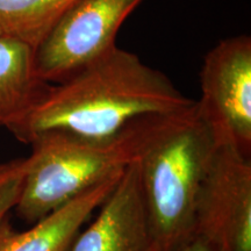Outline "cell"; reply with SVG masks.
I'll return each instance as SVG.
<instances>
[{"instance_id":"obj_1","label":"cell","mask_w":251,"mask_h":251,"mask_svg":"<svg viewBox=\"0 0 251 251\" xmlns=\"http://www.w3.org/2000/svg\"><path fill=\"white\" fill-rule=\"evenodd\" d=\"M194 101L163 72L115 46L67 79L50 85L9 133L28 144L47 131L105 139L137 119L179 111Z\"/></svg>"},{"instance_id":"obj_2","label":"cell","mask_w":251,"mask_h":251,"mask_svg":"<svg viewBox=\"0 0 251 251\" xmlns=\"http://www.w3.org/2000/svg\"><path fill=\"white\" fill-rule=\"evenodd\" d=\"M216 147L197 101L144 118L135 163L153 251H175L193 236L198 194Z\"/></svg>"},{"instance_id":"obj_3","label":"cell","mask_w":251,"mask_h":251,"mask_svg":"<svg viewBox=\"0 0 251 251\" xmlns=\"http://www.w3.org/2000/svg\"><path fill=\"white\" fill-rule=\"evenodd\" d=\"M143 118L105 139H87L61 131L40 134L29 144L18 215L35 224L90 188L120 175L136 158Z\"/></svg>"},{"instance_id":"obj_4","label":"cell","mask_w":251,"mask_h":251,"mask_svg":"<svg viewBox=\"0 0 251 251\" xmlns=\"http://www.w3.org/2000/svg\"><path fill=\"white\" fill-rule=\"evenodd\" d=\"M197 106L218 146L251 157V37L221 40L209 50L200 71Z\"/></svg>"},{"instance_id":"obj_5","label":"cell","mask_w":251,"mask_h":251,"mask_svg":"<svg viewBox=\"0 0 251 251\" xmlns=\"http://www.w3.org/2000/svg\"><path fill=\"white\" fill-rule=\"evenodd\" d=\"M193 236L213 251H251V157L218 146L194 212Z\"/></svg>"},{"instance_id":"obj_6","label":"cell","mask_w":251,"mask_h":251,"mask_svg":"<svg viewBox=\"0 0 251 251\" xmlns=\"http://www.w3.org/2000/svg\"><path fill=\"white\" fill-rule=\"evenodd\" d=\"M144 0H81L35 49L37 76L61 83L117 46L122 24Z\"/></svg>"},{"instance_id":"obj_7","label":"cell","mask_w":251,"mask_h":251,"mask_svg":"<svg viewBox=\"0 0 251 251\" xmlns=\"http://www.w3.org/2000/svg\"><path fill=\"white\" fill-rule=\"evenodd\" d=\"M67 251H153L135 161L125 169L98 215L83 227Z\"/></svg>"},{"instance_id":"obj_8","label":"cell","mask_w":251,"mask_h":251,"mask_svg":"<svg viewBox=\"0 0 251 251\" xmlns=\"http://www.w3.org/2000/svg\"><path fill=\"white\" fill-rule=\"evenodd\" d=\"M121 175L122 172L90 188L33 224L26 231L13 230L7 221L0 230V251H67L93 213L112 192Z\"/></svg>"},{"instance_id":"obj_9","label":"cell","mask_w":251,"mask_h":251,"mask_svg":"<svg viewBox=\"0 0 251 251\" xmlns=\"http://www.w3.org/2000/svg\"><path fill=\"white\" fill-rule=\"evenodd\" d=\"M50 85L37 76L35 50L0 34V127L13 129L42 100Z\"/></svg>"},{"instance_id":"obj_10","label":"cell","mask_w":251,"mask_h":251,"mask_svg":"<svg viewBox=\"0 0 251 251\" xmlns=\"http://www.w3.org/2000/svg\"><path fill=\"white\" fill-rule=\"evenodd\" d=\"M81 0H0V33L35 50Z\"/></svg>"},{"instance_id":"obj_11","label":"cell","mask_w":251,"mask_h":251,"mask_svg":"<svg viewBox=\"0 0 251 251\" xmlns=\"http://www.w3.org/2000/svg\"><path fill=\"white\" fill-rule=\"evenodd\" d=\"M26 174V158L0 163V230L20 198Z\"/></svg>"},{"instance_id":"obj_12","label":"cell","mask_w":251,"mask_h":251,"mask_svg":"<svg viewBox=\"0 0 251 251\" xmlns=\"http://www.w3.org/2000/svg\"><path fill=\"white\" fill-rule=\"evenodd\" d=\"M175 251H213L211 247L207 244L202 238L198 236H192L187 242L181 244Z\"/></svg>"},{"instance_id":"obj_13","label":"cell","mask_w":251,"mask_h":251,"mask_svg":"<svg viewBox=\"0 0 251 251\" xmlns=\"http://www.w3.org/2000/svg\"><path fill=\"white\" fill-rule=\"evenodd\" d=\"M0 34H1V33H0Z\"/></svg>"}]
</instances>
